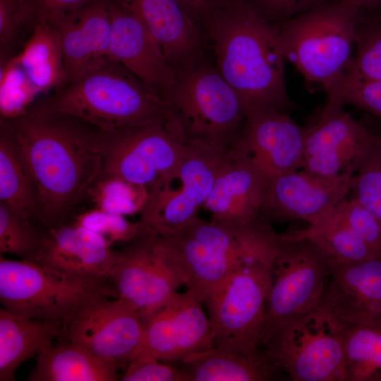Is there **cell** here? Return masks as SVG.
<instances>
[{"label": "cell", "mask_w": 381, "mask_h": 381, "mask_svg": "<svg viewBox=\"0 0 381 381\" xmlns=\"http://www.w3.org/2000/svg\"><path fill=\"white\" fill-rule=\"evenodd\" d=\"M262 348L293 381H346L341 323L318 307L267 330Z\"/></svg>", "instance_id": "obj_9"}, {"label": "cell", "mask_w": 381, "mask_h": 381, "mask_svg": "<svg viewBox=\"0 0 381 381\" xmlns=\"http://www.w3.org/2000/svg\"><path fill=\"white\" fill-rule=\"evenodd\" d=\"M75 219V223L102 236L111 244L126 243L143 228L140 221L131 222L123 215L109 213L98 208L81 213Z\"/></svg>", "instance_id": "obj_38"}, {"label": "cell", "mask_w": 381, "mask_h": 381, "mask_svg": "<svg viewBox=\"0 0 381 381\" xmlns=\"http://www.w3.org/2000/svg\"><path fill=\"white\" fill-rule=\"evenodd\" d=\"M31 106L71 115L104 131L175 119L156 92L111 59Z\"/></svg>", "instance_id": "obj_3"}, {"label": "cell", "mask_w": 381, "mask_h": 381, "mask_svg": "<svg viewBox=\"0 0 381 381\" xmlns=\"http://www.w3.org/2000/svg\"><path fill=\"white\" fill-rule=\"evenodd\" d=\"M123 381H188L182 368L161 361L145 353L133 356L126 365Z\"/></svg>", "instance_id": "obj_41"}, {"label": "cell", "mask_w": 381, "mask_h": 381, "mask_svg": "<svg viewBox=\"0 0 381 381\" xmlns=\"http://www.w3.org/2000/svg\"><path fill=\"white\" fill-rule=\"evenodd\" d=\"M181 363L188 381H266L284 374L263 348L245 353L212 347Z\"/></svg>", "instance_id": "obj_25"}, {"label": "cell", "mask_w": 381, "mask_h": 381, "mask_svg": "<svg viewBox=\"0 0 381 381\" xmlns=\"http://www.w3.org/2000/svg\"><path fill=\"white\" fill-rule=\"evenodd\" d=\"M102 296L87 303L64 323L60 339L127 365L142 344L144 326L138 313L124 301Z\"/></svg>", "instance_id": "obj_15"}, {"label": "cell", "mask_w": 381, "mask_h": 381, "mask_svg": "<svg viewBox=\"0 0 381 381\" xmlns=\"http://www.w3.org/2000/svg\"><path fill=\"white\" fill-rule=\"evenodd\" d=\"M118 363L78 344L59 339L37 356L28 381H115Z\"/></svg>", "instance_id": "obj_26"}, {"label": "cell", "mask_w": 381, "mask_h": 381, "mask_svg": "<svg viewBox=\"0 0 381 381\" xmlns=\"http://www.w3.org/2000/svg\"><path fill=\"white\" fill-rule=\"evenodd\" d=\"M335 210L358 236L381 253V221L370 210L351 197L344 200Z\"/></svg>", "instance_id": "obj_39"}, {"label": "cell", "mask_w": 381, "mask_h": 381, "mask_svg": "<svg viewBox=\"0 0 381 381\" xmlns=\"http://www.w3.org/2000/svg\"><path fill=\"white\" fill-rule=\"evenodd\" d=\"M34 28V16L29 0H0L1 56L13 46L25 29Z\"/></svg>", "instance_id": "obj_40"}, {"label": "cell", "mask_w": 381, "mask_h": 381, "mask_svg": "<svg viewBox=\"0 0 381 381\" xmlns=\"http://www.w3.org/2000/svg\"><path fill=\"white\" fill-rule=\"evenodd\" d=\"M215 66L246 102L289 114L286 59L278 27L259 16L246 0H233L204 25Z\"/></svg>", "instance_id": "obj_2"}, {"label": "cell", "mask_w": 381, "mask_h": 381, "mask_svg": "<svg viewBox=\"0 0 381 381\" xmlns=\"http://www.w3.org/2000/svg\"><path fill=\"white\" fill-rule=\"evenodd\" d=\"M167 103L186 143L229 152L237 145L248 107L215 66L204 61L177 73Z\"/></svg>", "instance_id": "obj_6"}, {"label": "cell", "mask_w": 381, "mask_h": 381, "mask_svg": "<svg viewBox=\"0 0 381 381\" xmlns=\"http://www.w3.org/2000/svg\"><path fill=\"white\" fill-rule=\"evenodd\" d=\"M88 197L97 208L123 216L140 214L148 197L147 188L126 181L100 179L90 188Z\"/></svg>", "instance_id": "obj_35"}, {"label": "cell", "mask_w": 381, "mask_h": 381, "mask_svg": "<svg viewBox=\"0 0 381 381\" xmlns=\"http://www.w3.org/2000/svg\"><path fill=\"white\" fill-rule=\"evenodd\" d=\"M280 236L272 269L265 332L320 307L329 274V256L315 243L289 233Z\"/></svg>", "instance_id": "obj_13"}, {"label": "cell", "mask_w": 381, "mask_h": 381, "mask_svg": "<svg viewBox=\"0 0 381 381\" xmlns=\"http://www.w3.org/2000/svg\"><path fill=\"white\" fill-rule=\"evenodd\" d=\"M353 176L329 178L301 169L270 177L264 215L271 222L298 219L314 224L347 198Z\"/></svg>", "instance_id": "obj_18"}, {"label": "cell", "mask_w": 381, "mask_h": 381, "mask_svg": "<svg viewBox=\"0 0 381 381\" xmlns=\"http://www.w3.org/2000/svg\"><path fill=\"white\" fill-rule=\"evenodd\" d=\"M230 153L186 143L178 163L148 190L139 221L164 236L196 217Z\"/></svg>", "instance_id": "obj_10"}, {"label": "cell", "mask_w": 381, "mask_h": 381, "mask_svg": "<svg viewBox=\"0 0 381 381\" xmlns=\"http://www.w3.org/2000/svg\"><path fill=\"white\" fill-rule=\"evenodd\" d=\"M51 25L60 35L67 83L110 59L108 0H92Z\"/></svg>", "instance_id": "obj_24"}, {"label": "cell", "mask_w": 381, "mask_h": 381, "mask_svg": "<svg viewBox=\"0 0 381 381\" xmlns=\"http://www.w3.org/2000/svg\"><path fill=\"white\" fill-rule=\"evenodd\" d=\"M118 250L98 234L77 223L42 229L39 246L28 260L69 275L108 279Z\"/></svg>", "instance_id": "obj_20"}, {"label": "cell", "mask_w": 381, "mask_h": 381, "mask_svg": "<svg viewBox=\"0 0 381 381\" xmlns=\"http://www.w3.org/2000/svg\"><path fill=\"white\" fill-rule=\"evenodd\" d=\"M267 179L248 158L233 150L202 207L214 222L231 225L253 223L265 217Z\"/></svg>", "instance_id": "obj_23"}, {"label": "cell", "mask_w": 381, "mask_h": 381, "mask_svg": "<svg viewBox=\"0 0 381 381\" xmlns=\"http://www.w3.org/2000/svg\"><path fill=\"white\" fill-rule=\"evenodd\" d=\"M262 18L278 25L316 7L340 0H246Z\"/></svg>", "instance_id": "obj_42"}, {"label": "cell", "mask_w": 381, "mask_h": 381, "mask_svg": "<svg viewBox=\"0 0 381 381\" xmlns=\"http://www.w3.org/2000/svg\"><path fill=\"white\" fill-rule=\"evenodd\" d=\"M320 307L345 325H381V254L357 262L329 257Z\"/></svg>", "instance_id": "obj_19"}, {"label": "cell", "mask_w": 381, "mask_h": 381, "mask_svg": "<svg viewBox=\"0 0 381 381\" xmlns=\"http://www.w3.org/2000/svg\"><path fill=\"white\" fill-rule=\"evenodd\" d=\"M162 236L184 285L204 305L241 264L280 244V234L265 217L249 224L231 225L197 216Z\"/></svg>", "instance_id": "obj_4"}, {"label": "cell", "mask_w": 381, "mask_h": 381, "mask_svg": "<svg viewBox=\"0 0 381 381\" xmlns=\"http://www.w3.org/2000/svg\"><path fill=\"white\" fill-rule=\"evenodd\" d=\"M203 305L188 289L174 294L143 319V338L135 354L147 353L168 363H181L193 353L212 348L211 325Z\"/></svg>", "instance_id": "obj_16"}, {"label": "cell", "mask_w": 381, "mask_h": 381, "mask_svg": "<svg viewBox=\"0 0 381 381\" xmlns=\"http://www.w3.org/2000/svg\"><path fill=\"white\" fill-rule=\"evenodd\" d=\"M233 0H177L188 15L203 29L205 23Z\"/></svg>", "instance_id": "obj_44"}, {"label": "cell", "mask_w": 381, "mask_h": 381, "mask_svg": "<svg viewBox=\"0 0 381 381\" xmlns=\"http://www.w3.org/2000/svg\"><path fill=\"white\" fill-rule=\"evenodd\" d=\"M15 57L41 94L66 85L60 35L54 25L35 24L22 52Z\"/></svg>", "instance_id": "obj_29"}, {"label": "cell", "mask_w": 381, "mask_h": 381, "mask_svg": "<svg viewBox=\"0 0 381 381\" xmlns=\"http://www.w3.org/2000/svg\"><path fill=\"white\" fill-rule=\"evenodd\" d=\"M329 94L336 96L344 105L381 119V80H362L344 74L327 93Z\"/></svg>", "instance_id": "obj_37"}, {"label": "cell", "mask_w": 381, "mask_h": 381, "mask_svg": "<svg viewBox=\"0 0 381 381\" xmlns=\"http://www.w3.org/2000/svg\"><path fill=\"white\" fill-rule=\"evenodd\" d=\"M63 321L28 318L0 309V381L15 380L18 368L64 330Z\"/></svg>", "instance_id": "obj_27"}, {"label": "cell", "mask_w": 381, "mask_h": 381, "mask_svg": "<svg viewBox=\"0 0 381 381\" xmlns=\"http://www.w3.org/2000/svg\"><path fill=\"white\" fill-rule=\"evenodd\" d=\"M361 9L367 11L381 10V0H342Z\"/></svg>", "instance_id": "obj_45"}, {"label": "cell", "mask_w": 381, "mask_h": 381, "mask_svg": "<svg viewBox=\"0 0 381 381\" xmlns=\"http://www.w3.org/2000/svg\"><path fill=\"white\" fill-rule=\"evenodd\" d=\"M118 250L108 280L115 298L133 307L142 320L184 284L174 258L159 234L143 225Z\"/></svg>", "instance_id": "obj_12"}, {"label": "cell", "mask_w": 381, "mask_h": 381, "mask_svg": "<svg viewBox=\"0 0 381 381\" xmlns=\"http://www.w3.org/2000/svg\"><path fill=\"white\" fill-rule=\"evenodd\" d=\"M102 296L115 297L108 279L69 275L30 260L0 255V301L16 315L66 322Z\"/></svg>", "instance_id": "obj_7"}, {"label": "cell", "mask_w": 381, "mask_h": 381, "mask_svg": "<svg viewBox=\"0 0 381 381\" xmlns=\"http://www.w3.org/2000/svg\"><path fill=\"white\" fill-rule=\"evenodd\" d=\"M6 120L37 187L39 222L44 229L68 222L99 179V129L71 115L32 106Z\"/></svg>", "instance_id": "obj_1"}, {"label": "cell", "mask_w": 381, "mask_h": 381, "mask_svg": "<svg viewBox=\"0 0 381 381\" xmlns=\"http://www.w3.org/2000/svg\"><path fill=\"white\" fill-rule=\"evenodd\" d=\"M42 229L30 220L0 203V253L30 260L40 241Z\"/></svg>", "instance_id": "obj_36"}, {"label": "cell", "mask_w": 381, "mask_h": 381, "mask_svg": "<svg viewBox=\"0 0 381 381\" xmlns=\"http://www.w3.org/2000/svg\"><path fill=\"white\" fill-rule=\"evenodd\" d=\"M111 17L109 58L131 71L166 102L177 73L143 23L115 0H108Z\"/></svg>", "instance_id": "obj_22"}, {"label": "cell", "mask_w": 381, "mask_h": 381, "mask_svg": "<svg viewBox=\"0 0 381 381\" xmlns=\"http://www.w3.org/2000/svg\"><path fill=\"white\" fill-rule=\"evenodd\" d=\"M306 127L287 113L265 105H251L240 140L234 149L267 178L302 169Z\"/></svg>", "instance_id": "obj_17"}, {"label": "cell", "mask_w": 381, "mask_h": 381, "mask_svg": "<svg viewBox=\"0 0 381 381\" xmlns=\"http://www.w3.org/2000/svg\"><path fill=\"white\" fill-rule=\"evenodd\" d=\"M97 145L102 155L98 180L116 178L149 190L178 163L186 143L172 119L99 129Z\"/></svg>", "instance_id": "obj_11"}, {"label": "cell", "mask_w": 381, "mask_h": 381, "mask_svg": "<svg viewBox=\"0 0 381 381\" xmlns=\"http://www.w3.org/2000/svg\"><path fill=\"white\" fill-rule=\"evenodd\" d=\"M0 203L39 222L37 187L20 144L9 122L0 120Z\"/></svg>", "instance_id": "obj_28"}, {"label": "cell", "mask_w": 381, "mask_h": 381, "mask_svg": "<svg viewBox=\"0 0 381 381\" xmlns=\"http://www.w3.org/2000/svg\"><path fill=\"white\" fill-rule=\"evenodd\" d=\"M362 10L340 0L278 25L279 42L286 60L306 80L322 85L327 94L351 64Z\"/></svg>", "instance_id": "obj_5"}, {"label": "cell", "mask_w": 381, "mask_h": 381, "mask_svg": "<svg viewBox=\"0 0 381 381\" xmlns=\"http://www.w3.org/2000/svg\"><path fill=\"white\" fill-rule=\"evenodd\" d=\"M279 247L241 264L205 304L213 347L245 353L262 349L272 269Z\"/></svg>", "instance_id": "obj_8"}, {"label": "cell", "mask_w": 381, "mask_h": 381, "mask_svg": "<svg viewBox=\"0 0 381 381\" xmlns=\"http://www.w3.org/2000/svg\"><path fill=\"white\" fill-rule=\"evenodd\" d=\"M346 381H381V325L341 323Z\"/></svg>", "instance_id": "obj_31"}, {"label": "cell", "mask_w": 381, "mask_h": 381, "mask_svg": "<svg viewBox=\"0 0 381 381\" xmlns=\"http://www.w3.org/2000/svg\"><path fill=\"white\" fill-rule=\"evenodd\" d=\"M115 1L143 23L177 73L205 61V31L177 0Z\"/></svg>", "instance_id": "obj_21"}, {"label": "cell", "mask_w": 381, "mask_h": 381, "mask_svg": "<svg viewBox=\"0 0 381 381\" xmlns=\"http://www.w3.org/2000/svg\"><path fill=\"white\" fill-rule=\"evenodd\" d=\"M374 117V116H373ZM362 121L373 135L370 150L353 176L351 197L370 210L381 221V119Z\"/></svg>", "instance_id": "obj_33"}, {"label": "cell", "mask_w": 381, "mask_h": 381, "mask_svg": "<svg viewBox=\"0 0 381 381\" xmlns=\"http://www.w3.org/2000/svg\"><path fill=\"white\" fill-rule=\"evenodd\" d=\"M345 74L362 80H381V10H362L353 58Z\"/></svg>", "instance_id": "obj_32"}, {"label": "cell", "mask_w": 381, "mask_h": 381, "mask_svg": "<svg viewBox=\"0 0 381 381\" xmlns=\"http://www.w3.org/2000/svg\"><path fill=\"white\" fill-rule=\"evenodd\" d=\"M92 0H29L34 23L52 24L62 16ZM35 26V25H34Z\"/></svg>", "instance_id": "obj_43"}, {"label": "cell", "mask_w": 381, "mask_h": 381, "mask_svg": "<svg viewBox=\"0 0 381 381\" xmlns=\"http://www.w3.org/2000/svg\"><path fill=\"white\" fill-rule=\"evenodd\" d=\"M41 94L15 56L1 61V118L13 119L27 111Z\"/></svg>", "instance_id": "obj_34"}, {"label": "cell", "mask_w": 381, "mask_h": 381, "mask_svg": "<svg viewBox=\"0 0 381 381\" xmlns=\"http://www.w3.org/2000/svg\"><path fill=\"white\" fill-rule=\"evenodd\" d=\"M327 96L318 120L306 127L302 169L329 178L355 175L370 150L373 133L336 96Z\"/></svg>", "instance_id": "obj_14"}, {"label": "cell", "mask_w": 381, "mask_h": 381, "mask_svg": "<svg viewBox=\"0 0 381 381\" xmlns=\"http://www.w3.org/2000/svg\"><path fill=\"white\" fill-rule=\"evenodd\" d=\"M335 208L318 222L289 233L294 236L310 239L329 257L342 261H361L381 254L358 236Z\"/></svg>", "instance_id": "obj_30"}]
</instances>
